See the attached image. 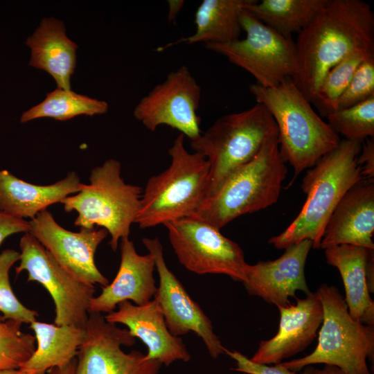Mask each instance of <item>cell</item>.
I'll list each match as a JSON object with an SVG mask.
<instances>
[{"label": "cell", "instance_id": "1", "mask_svg": "<svg viewBox=\"0 0 374 374\" xmlns=\"http://www.w3.org/2000/svg\"><path fill=\"white\" fill-rule=\"evenodd\" d=\"M295 44L292 80L311 103L332 66L355 50L374 52V13L362 0H326Z\"/></svg>", "mask_w": 374, "mask_h": 374}, {"label": "cell", "instance_id": "2", "mask_svg": "<svg viewBox=\"0 0 374 374\" xmlns=\"http://www.w3.org/2000/svg\"><path fill=\"white\" fill-rule=\"evenodd\" d=\"M362 143L340 140L306 172L301 188L307 199L301 211L281 233L269 240V244L277 249H285L309 240L312 248L319 249L326 226L337 205L354 184L364 179L357 163Z\"/></svg>", "mask_w": 374, "mask_h": 374}, {"label": "cell", "instance_id": "3", "mask_svg": "<svg viewBox=\"0 0 374 374\" xmlns=\"http://www.w3.org/2000/svg\"><path fill=\"white\" fill-rule=\"evenodd\" d=\"M249 88L256 103L262 104L273 117L280 154L295 176L312 168L339 144V135L314 111L292 78L274 88L256 83Z\"/></svg>", "mask_w": 374, "mask_h": 374}, {"label": "cell", "instance_id": "4", "mask_svg": "<svg viewBox=\"0 0 374 374\" xmlns=\"http://www.w3.org/2000/svg\"><path fill=\"white\" fill-rule=\"evenodd\" d=\"M179 134L168 150L171 161L147 181L135 222L150 228L194 215L208 195L211 168L201 154L188 152Z\"/></svg>", "mask_w": 374, "mask_h": 374}, {"label": "cell", "instance_id": "5", "mask_svg": "<svg viewBox=\"0 0 374 374\" xmlns=\"http://www.w3.org/2000/svg\"><path fill=\"white\" fill-rule=\"evenodd\" d=\"M287 174L278 137L267 141L259 152L239 168L191 215L221 229L236 217L276 203Z\"/></svg>", "mask_w": 374, "mask_h": 374}, {"label": "cell", "instance_id": "6", "mask_svg": "<svg viewBox=\"0 0 374 374\" xmlns=\"http://www.w3.org/2000/svg\"><path fill=\"white\" fill-rule=\"evenodd\" d=\"M278 136L273 117L262 104L256 103L246 110L218 118L198 139L190 141L193 151L203 155L210 164L208 197L250 161L267 141Z\"/></svg>", "mask_w": 374, "mask_h": 374}, {"label": "cell", "instance_id": "7", "mask_svg": "<svg viewBox=\"0 0 374 374\" xmlns=\"http://www.w3.org/2000/svg\"><path fill=\"white\" fill-rule=\"evenodd\" d=\"M317 292L323 308L317 346L309 355L280 364L294 372L323 364L351 374H371L367 359L373 360L374 327L351 317L345 299L335 286L323 284Z\"/></svg>", "mask_w": 374, "mask_h": 374}, {"label": "cell", "instance_id": "8", "mask_svg": "<svg viewBox=\"0 0 374 374\" xmlns=\"http://www.w3.org/2000/svg\"><path fill=\"white\" fill-rule=\"evenodd\" d=\"M143 189L126 184L121 177V164L114 159L91 170L89 184H82L74 195L61 203L66 212L75 211V225L91 229H105L111 236L109 245L116 251L119 241L129 238L130 227L139 213Z\"/></svg>", "mask_w": 374, "mask_h": 374}, {"label": "cell", "instance_id": "9", "mask_svg": "<svg viewBox=\"0 0 374 374\" xmlns=\"http://www.w3.org/2000/svg\"><path fill=\"white\" fill-rule=\"evenodd\" d=\"M240 24L246 33L244 39L208 43L204 47L247 71L263 87L274 88L289 78L292 79L297 71V58L292 37L276 32L245 10L240 15Z\"/></svg>", "mask_w": 374, "mask_h": 374}, {"label": "cell", "instance_id": "10", "mask_svg": "<svg viewBox=\"0 0 374 374\" xmlns=\"http://www.w3.org/2000/svg\"><path fill=\"white\" fill-rule=\"evenodd\" d=\"M181 265L197 274H224L243 283L248 263L243 250L220 229L195 216L163 224Z\"/></svg>", "mask_w": 374, "mask_h": 374}, {"label": "cell", "instance_id": "11", "mask_svg": "<svg viewBox=\"0 0 374 374\" xmlns=\"http://www.w3.org/2000/svg\"><path fill=\"white\" fill-rule=\"evenodd\" d=\"M19 247L20 263L15 267L16 274L26 271L28 282H37L47 290L55 307V324L84 328L96 292L94 285L69 274L29 233L21 237Z\"/></svg>", "mask_w": 374, "mask_h": 374}, {"label": "cell", "instance_id": "12", "mask_svg": "<svg viewBox=\"0 0 374 374\" xmlns=\"http://www.w3.org/2000/svg\"><path fill=\"white\" fill-rule=\"evenodd\" d=\"M200 99V86L188 67L182 65L143 97L133 114L151 132L168 125L192 141L202 134L197 114Z\"/></svg>", "mask_w": 374, "mask_h": 374}, {"label": "cell", "instance_id": "13", "mask_svg": "<svg viewBox=\"0 0 374 374\" xmlns=\"http://www.w3.org/2000/svg\"><path fill=\"white\" fill-rule=\"evenodd\" d=\"M85 336L77 355L75 374H159L162 364L144 360L138 350L125 353L136 339L128 329L109 323L100 313H89Z\"/></svg>", "mask_w": 374, "mask_h": 374}, {"label": "cell", "instance_id": "14", "mask_svg": "<svg viewBox=\"0 0 374 374\" xmlns=\"http://www.w3.org/2000/svg\"><path fill=\"white\" fill-rule=\"evenodd\" d=\"M142 242L154 258L159 284L154 299L163 313L170 333L179 337L194 332L202 339L213 359L224 353L225 347L214 332L211 321L168 267L160 240L158 238H143Z\"/></svg>", "mask_w": 374, "mask_h": 374}, {"label": "cell", "instance_id": "15", "mask_svg": "<svg viewBox=\"0 0 374 374\" xmlns=\"http://www.w3.org/2000/svg\"><path fill=\"white\" fill-rule=\"evenodd\" d=\"M29 222V233L69 274L88 284L105 287L109 283L94 261L98 245L108 234L105 229H80L73 232L57 224L47 210L39 213Z\"/></svg>", "mask_w": 374, "mask_h": 374}, {"label": "cell", "instance_id": "16", "mask_svg": "<svg viewBox=\"0 0 374 374\" xmlns=\"http://www.w3.org/2000/svg\"><path fill=\"white\" fill-rule=\"evenodd\" d=\"M312 242L304 240L292 244L279 258L249 265L242 283L250 295L262 298L276 307L290 303L289 299L297 291L305 295L309 290L305 267Z\"/></svg>", "mask_w": 374, "mask_h": 374}, {"label": "cell", "instance_id": "17", "mask_svg": "<svg viewBox=\"0 0 374 374\" xmlns=\"http://www.w3.org/2000/svg\"><path fill=\"white\" fill-rule=\"evenodd\" d=\"M280 312L278 332L261 341L250 358L256 363L273 365L305 350L315 339L323 320V308L317 292H310L295 304L277 307Z\"/></svg>", "mask_w": 374, "mask_h": 374}, {"label": "cell", "instance_id": "18", "mask_svg": "<svg viewBox=\"0 0 374 374\" xmlns=\"http://www.w3.org/2000/svg\"><path fill=\"white\" fill-rule=\"evenodd\" d=\"M117 310L105 316L106 321L125 326L134 337L145 344L144 360H156L166 366L176 361L188 362L190 354L182 339L170 333L155 299L137 305L129 301L118 304Z\"/></svg>", "mask_w": 374, "mask_h": 374}, {"label": "cell", "instance_id": "19", "mask_svg": "<svg viewBox=\"0 0 374 374\" xmlns=\"http://www.w3.org/2000/svg\"><path fill=\"white\" fill-rule=\"evenodd\" d=\"M154 256L149 253L140 255L129 238L121 240V262L114 280L103 287L101 293L90 302L88 312L110 313L118 304L132 301L141 305L154 298L157 290Z\"/></svg>", "mask_w": 374, "mask_h": 374}, {"label": "cell", "instance_id": "20", "mask_svg": "<svg viewBox=\"0 0 374 374\" xmlns=\"http://www.w3.org/2000/svg\"><path fill=\"white\" fill-rule=\"evenodd\" d=\"M374 181L362 179L343 196L324 230L320 247L351 244L374 249Z\"/></svg>", "mask_w": 374, "mask_h": 374}, {"label": "cell", "instance_id": "21", "mask_svg": "<svg viewBox=\"0 0 374 374\" xmlns=\"http://www.w3.org/2000/svg\"><path fill=\"white\" fill-rule=\"evenodd\" d=\"M326 262L340 273L345 289V301L355 320L374 326V249L340 244L325 249Z\"/></svg>", "mask_w": 374, "mask_h": 374}, {"label": "cell", "instance_id": "22", "mask_svg": "<svg viewBox=\"0 0 374 374\" xmlns=\"http://www.w3.org/2000/svg\"><path fill=\"white\" fill-rule=\"evenodd\" d=\"M82 183L71 171L62 180L50 185H36L0 170V211L18 218L34 219L52 204L61 203L67 196L77 193Z\"/></svg>", "mask_w": 374, "mask_h": 374}, {"label": "cell", "instance_id": "23", "mask_svg": "<svg viewBox=\"0 0 374 374\" xmlns=\"http://www.w3.org/2000/svg\"><path fill=\"white\" fill-rule=\"evenodd\" d=\"M25 43L30 49L29 65L51 75L57 88L71 90L78 46L67 37L63 22L54 17L43 19Z\"/></svg>", "mask_w": 374, "mask_h": 374}, {"label": "cell", "instance_id": "24", "mask_svg": "<svg viewBox=\"0 0 374 374\" xmlns=\"http://www.w3.org/2000/svg\"><path fill=\"white\" fill-rule=\"evenodd\" d=\"M35 333L36 348L21 369L34 374H46L53 367L66 365L76 357L85 329L73 325L58 326L39 322L30 323Z\"/></svg>", "mask_w": 374, "mask_h": 374}, {"label": "cell", "instance_id": "25", "mask_svg": "<svg viewBox=\"0 0 374 374\" xmlns=\"http://www.w3.org/2000/svg\"><path fill=\"white\" fill-rule=\"evenodd\" d=\"M251 0H204L195 14V31L165 48L185 42L227 43L239 39L242 28L240 15Z\"/></svg>", "mask_w": 374, "mask_h": 374}, {"label": "cell", "instance_id": "26", "mask_svg": "<svg viewBox=\"0 0 374 374\" xmlns=\"http://www.w3.org/2000/svg\"><path fill=\"white\" fill-rule=\"evenodd\" d=\"M326 0H251L245 10L276 32L287 37L299 33Z\"/></svg>", "mask_w": 374, "mask_h": 374}, {"label": "cell", "instance_id": "27", "mask_svg": "<svg viewBox=\"0 0 374 374\" xmlns=\"http://www.w3.org/2000/svg\"><path fill=\"white\" fill-rule=\"evenodd\" d=\"M108 108L104 100L57 88L48 93L40 103L24 112L20 121L24 123L40 118L64 121L80 115L104 114Z\"/></svg>", "mask_w": 374, "mask_h": 374}, {"label": "cell", "instance_id": "28", "mask_svg": "<svg viewBox=\"0 0 374 374\" xmlns=\"http://www.w3.org/2000/svg\"><path fill=\"white\" fill-rule=\"evenodd\" d=\"M374 52L355 50L332 66L323 78L311 103L326 116L336 109L338 99L346 89L360 64Z\"/></svg>", "mask_w": 374, "mask_h": 374}, {"label": "cell", "instance_id": "29", "mask_svg": "<svg viewBox=\"0 0 374 374\" xmlns=\"http://www.w3.org/2000/svg\"><path fill=\"white\" fill-rule=\"evenodd\" d=\"M328 123L344 139L364 143L374 136V96L326 116Z\"/></svg>", "mask_w": 374, "mask_h": 374}, {"label": "cell", "instance_id": "30", "mask_svg": "<svg viewBox=\"0 0 374 374\" xmlns=\"http://www.w3.org/2000/svg\"><path fill=\"white\" fill-rule=\"evenodd\" d=\"M22 324L0 319V371L21 368L35 350V337L23 332Z\"/></svg>", "mask_w": 374, "mask_h": 374}, {"label": "cell", "instance_id": "31", "mask_svg": "<svg viewBox=\"0 0 374 374\" xmlns=\"http://www.w3.org/2000/svg\"><path fill=\"white\" fill-rule=\"evenodd\" d=\"M20 253L7 249L0 253V312L1 321L12 319L22 323L36 321L38 313L24 305L15 294L10 282L9 273L19 260Z\"/></svg>", "mask_w": 374, "mask_h": 374}, {"label": "cell", "instance_id": "32", "mask_svg": "<svg viewBox=\"0 0 374 374\" xmlns=\"http://www.w3.org/2000/svg\"><path fill=\"white\" fill-rule=\"evenodd\" d=\"M372 96H374V55L368 56L358 66L338 99L335 112L362 103Z\"/></svg>", "mask_w": 374, "mask_h": 374}, {"label": "cell", "instance_id": "33", "mask_svg": "<svg viewBox=\"0 0 374 374\" xmlns=\"http://www.w3.org/2000/svg\"><path fill=\"white\" fill-rule=\"evenodd\" d=\"M224 353L234 359L236 366L231 370L247 374H314V368L312 366L305 367L304 371L294 372L280 364L266 365L253 362L238 351H231L225 348Z\"/></svg>", "mask_w": 374, "mask_h": 374}, {"label": "cell", "instance_id": "34", "mask_svg": "<svg viewBox=\"0 0 374 374\" xmlns=\"http://www.w3.org/2000/svg\"><path fill=\"white\" fill-rule=\"evenodd\" d=\"M30 222L0 211V245L10 235L17 233H29Z\"/></svg>", "mask_w": 374, "mask_h": 374}, {"label": "cell", "instance_id": "35", "mask_svg": "<svg viewBox=\"0 0 374 374\" xmlns=\"http://www.w3.org/2000/svg\"><path fill=\"white\" fill-rule=\"evenodd\" d=\"M357 163L362 170L364 179L374 177V141L373 138L366 139L362 145L361 151L357 158Z\"/></svg>", "mask_w": 374, "mask_h": 374}, {"label": "cell", "instance_id": "36", "mask_svg": "<svg viewBox=\"0 0 374 374\" xmlns=\"http://www.w3.org/2000/svg\"><path fill=\"white\" fill-rule=\"evenodd\" d=\"M168 20L169 22H174L178 13L181 10L184 1L183 0H169Z\"/></svg>", "mask_w": 374, "mask_h": 374}, {"label": "cell", "instance_id": "37", "mask_svg": "<svg viewBox=\"0 0 374 374\" xmlns=\"http://www.w3.org/2000/svg\"><path fill=\"white\" fill-rule=\"evenodd\" d=\"M76 364L75 357L65 366L49 369L46 374H75Z\"/></svg>", "mask_w": 374, "mask_h": 374}, {"label": "cell", "instance_id": "38", "mask_svg": "<svg viewBox=\"0 0 374 374\" xmlns=\"http://www.w3.org/2000/svg\"><path fill=\"white\" fill-rule=\"evenodd\" d=\"M314 374H351L345 372L339 368L332 366L325 365L322 369L314 368Z\"/></svg>", "mask_w": 374, "mask_h": 374}, {"label": "cell", "instance_id": "39", "mask_svg": "<svg viewBox=\"0 0 374 374\" xmlns=\"http://www.w3.org/2000/svg\"><path fill=\"white\" fill-rule=\"evenodd\" d=\"M0 374H34L31 371H28L24 369H10V370H1Z\"/></svg>", "mask_w": 374, "mask_h": 374}]
</instances>
